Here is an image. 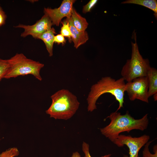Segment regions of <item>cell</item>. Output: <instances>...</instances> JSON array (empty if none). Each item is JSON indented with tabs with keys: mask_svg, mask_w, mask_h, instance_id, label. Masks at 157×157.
<instances>
[{
	"mask_svg": "<svg viewBox=\"0 0 157 157\" xmlns=\"http://www.w3.org/2000/svg\"><path fill=\"white\" fill-rule=\"evenodd\" d=\"M107 118L110 120V123L100 130L101 134L112 142L121 133H129L134 129L144 130L147 128L149 123L148 114L140 119H135L128 111L124 115L115 111L111 113Z\"/></svg>",
	"mask_w": 157,
	"mask_h": 157,
	"instance_id": "6da1fadb",
	"label": "cell"
},
{
	"mask_svg": "<svg viewBox=\"0 0 157 157\" xmlns=\"http://www.w3.org/2000/svg\"><path fill=\"white\" fill-rule=\"evenodd\" d=\"M125 81L122 77L116 80L107 76L102 78L92 85L87 99L88 111L92 112L97 109V101L101 95L106 93L113 95L118 102L119 106L116 111L123 107L125 92Z\"/></svg>",
	"mask_w": 157,
	"mask_h": 157,
	"instance_id": "7a4b0ae2",
	"label": "cell"
},
{
	"mask_svg": "<svg viewBox=\"0 0 157 157\" xmlns=\"http://www.w3.org/2000/svg\"><path fill=\"white\" fill-rule=\"evenodd\" d=\"M51 98L52 103L46 111L50 117L67 120L72 117L78 108L80 103L76 97L68 90H59Z\"/></svg>",
	"mask_w": 157,
	"mask_h": 157,
	"instance_id": "3957f363",
	"label": "cell"
},
{
	"mask_svg": "<svg viewBox=\"0 0 157 157\" xmlns=\"http://www.w3.org/2000/svg\"><path fill=\"white\" fill-rule=\"evenodd\" d=\"M8 60L9 67L4 78L31 74L40 81L42 80L40 72L44 67V64L28 58L22 53H16Z\"/></svg>",
	"mask_w": 157,
	"mask_h": 157,
	"instance_id": "277c9868",
	"label": "cell"
},
{
	"mask_svg": "<svg viewBox=\"0 0 157 157\" xmlns=\"http://www.w3.org/2000/svg\"><path fill=\"white\" fill-rule=\"evenodd\" d=\"M134 36L135 42H131V58L127 60L121 71L122 77L127 82L137 78L146 76L151 67L149 60L143 58L140 53L135 33Z\"/></svg>",
	"mask_w": 157,
	"mask_h": 157,
	"instance_id": "5b68a950",
	"label": "cell"
},
{
	"mask_svg": "<svg viewBox=\"0 0 157 157\" xmlns=\"http://www.w3.org/2000/svg\"><path fill=\"white\" fill-rule=\"evenodd\" d=\"M148 90L147 76L137 78L126 83L125 91L131 101L137 99L148 103Z\"/></svg>",
	"mask_w": 157,
	"mask_h": 157,
	"instance_id": "8992f818",
	"label": "cell"
},
{
	"mask_svg": "<svg viewBox=\"0 0 157 157\" xmlns=\"http://www.w3.org/2000/svg\"><path fill=\"white\" fill-rule=\"evenodd\" d=\"M149 136L146 134L138 137L121 134L113 142L119 147L125 145L129 148V156L124 155L123 157H138L139 151L149 141Z\"/></svg>",
	"mask_w": 157,
	"mask_h": 157,
	"instance_id": "52a82bcc",
	"label": "cell"
},
{
	"mask_svg": "<svg viewBox=\"0 0 157 157\" xmlns=\"http://www.w3.org/2000/svg\"><path fill=\"white\" fill-rule=\"evenodd\" d=\"M75 1L74 0H64L60 6L57 8H44V14L49 17L53 25L58 26L63 17H66L68 19L71 17L73 5Z\"/></svg>",
	"mask_w": 157,
	"mask_h": 157,
	"instance_id": "ba28073f",
	"label": "cell"
},
{
	"mask_svg": "<svg viewBox=\"0 0 157 157\" xmlns=\"http://www.w3.org/2000/svg\"><path fill=\"white\" fill-rule=\"evenodd\" d=\"M52 25L49 17L44 14L41 19L33 25L19 24L15 27L24 29V31L21 34V37H25L28 35H31L34 38L38 39L42 34L51 29Z\"/></svg>",
	"mask_w": 157,
	"mask_h": 157,
	"instance_id": "9c48e42d",
	"label": "cell"
},
{
	"mask_svg": "<svg viewBox=\"0 0 157 157\" xmlns=\"http://www.w3.org/2000/svg\"><path fill=\"white\" fill-rule=\"evenodd\" d=\"M67 19L69 23L71 33L72 41L74 42V47L77 49L88 40V33L85 31L82 32L78 31L73 25L71 17L69 19Z\"/></svg>",
	"mask_w": 157,
	"mask_h": 157,
	"instance_id": "30bf717a",
	"label": "cell"
},
{
	"mask_svg": "<svg viewBox=\"0 0 157 157\" xmlns=\"http://www.w3.org/2000/svg\"><path fill=\"white\" fill-rule=\"evenodd\" d=\"M56 33L55 29L52 27L43 33L38 38V39L42 40L44 42L50 57L52 56L53 55L54 34Z\"/></svg>",
	"mask_w": 157,
	"mask_h": 157,
	"instance_id": "8fae6325",
	"label": "cell"
},
{
	"mask_svg": "<svg viewBox=\"0 0 157 157\" xmlns=\"http://www.w3.org/2000/svg\"><path fill=\"white\" fill-rule=\"evenodd\" d=\"M147 76L148 79V95L149 97L157 93V69L151 67L147 72Z\"/></svg>",
	"mask_w": 157,
	"mask_h": 157,
	"instance_id": "7c38bea8",
	"label": "cell"
},
{
	"mask_svg": "<svg viewBox=\"0 0 157 157\" xmlns=\"http://www.w3.org/2000/svg\"><path fill=\"white\" fill-rule=\"evenodd\" d=\"M73 25L79 31H85L88 24L86 19L82 17L73 8L71 17Z\"/></svg>",
	"mask_w": 157,
	"mask_h": 157,
	"instance_id": "4fadbf2b",
	"label": "cell"
},
{
	"mask_svg": "<svg viewBox=\"0 0 157 157\" xmlns=\"http://www.w3.org/2000/svg\"><path fill=\"white\" fill-rule=\"evenodd\" d=\"M122 4L131 3L145 7L154 12V15L157 18V1L156 0H128L121 3Z\"/></svg>",
	"mask_w": 157,
	"mask_h": 157,
	"instance_id": "5bb4252c",
	"label": "cell"
},
{
	"mask_svg": "<svg viewBox=\"0 0 157 157\" xmlns=\"http://www.w3.org/2000/svg\"><path fill=\"white\" fill-rule=\"evenodd\" d=\"M63 26L61 28L60 34L64 37H67L69 42H71V33L69 23L66 19L62 23Z\"/></svg>",
	"mask_w": 157,
	"mask_h": 157,
	"instance_id": "9a60e30c",
	"label": "cell"
},
{
	"mask_svg": "<svg viewBox=\"0 0 157 157\" xmlns=\"http://www.w3.org/2000/svg\"><path fill=\"white\" fill-rule=\"evenodd\" d=\"M9 67L8 60L0 58V81L7 74Z\"/></svg>",
	"mask_w": 157,
	"mask_h": 157,
	"instance_id": "2e32d148",
	"label": "cell"
},
{
	"mask_svg": "<svg viewBox=\"0 0 157 157\" xmlns=\"http://www.w3.org/2000/svg\"><path fill=\"white\" fill-rule=\"evenodd\" d=\"M151 141H148L144 145V147L142 151L143 157H157V146L155 145L153 147L154 154H151L149 149V146Z\"/></svg>",
	"mask_w": 157,
	"mask_h": 157,
	"instance_id": "e0dca14e",
	"label": "cell"
},
{
	"mask_svg": "<svg viewBox=\"0 0 157 157\" xmlns=\"http://www.w3.org/2000/svg\"><path fill=\"white\" fill-rule=\"evenodd\" d=\"M19 154L18 149L13 147L7 149L0 154V157H15Z\"/></svg>",
	"mask_w": 157,
	"mask_h": 157,
	"instance_id": "ac0fdd59",
	"label": "cell"
},
{
	"mask_svg": "<svg viewBox=\"0 0 157 157\" xmlns=\"http://www.w3.org/2000/svg\"><path fill=\"white\" fill-rule=\"evenodd\" d=\"M97 0H91L86 5L83 6V13L90 12L98 2Z\"/></svg>",
	"mask_w": 157,
	"mask_h": 157,
	"instance_id": "d6986e66",
	"label": "cell"
},
{
	"mask_svg": "<svg viewBox=\"0 0 157 157\" xmlns=\"http://www.w3.org/2000/svg\"><path fill=\"white\" fill-rule=\"evenodd\" d=\"M82 150L85 154L84 157H92L89 152V146L88 144L83 142L82 145ZM111 154H109L104 155L101 157H110Z\"/></svg>",
	"mask_w": 157,
	"mask_h": 157,
	"instance_id": "ffe728a7",
	"label": "cell"
},
{
	"mask_svg": "<svg viewBox=\"0 0 157 157\" xmlns=\"http://www.w3.org/2000/svg\"><path fill=\"white\" fill-rule=\"evenodd\" d=\"M54 42L58 44H64L66 42V40L64 37L61 34H58L55 36L54 38Z\"/></svg>",
	"mask_w": 157,
	"mask_h": 157,
	"instance_id": "44dd1931",
	"label": "cell"
},
{
	"mask_svg": "<svg viewBox=\"0 0 157 157\" xmlns=\"http://www.w3.org/2000/svg\"><path fill=\"white\" fill-rule=\"evenodd\" d=\"M6 15L0 6V27L5 23Z\"/></svg>",
	"mask_w": 157,
	"mask_h": 157,
	"instance_id": "7402d4cb",
	"label": "cell"
},
{
	"mask_svg": "<svg viewBox=\"0 0 157 157\" xmlns=\"http://www.w3.org/2000/svg\"><path fill=\"white\" fill-rule=\"evenodd\" d=\"M71 157H81L80 154L77 151L73 153Z\"/></svg>",
	"mask_w": 157,
	"mask_h": 157,
	"instance_id": "603a6c76",
	"label": "cell"
},
{
	"mask_svg": "<svg viewBox=\"0 0 157 157\" xmlns=\"http://www.w3.org/2000/svg\"><path fill=\"white\" fill-rule=\"evenodd\" d=\"M153 98L154 101H156L157 100V93H155L153 95Z\"/></svg>",
	"mask_w": 157,
	"mask_h": 157,
	"instance_id": "cb8c5ba5",
	"label": "cell"
}]
</instances>
